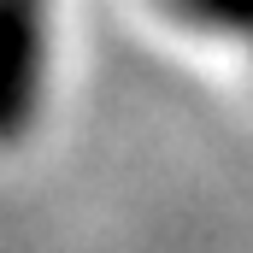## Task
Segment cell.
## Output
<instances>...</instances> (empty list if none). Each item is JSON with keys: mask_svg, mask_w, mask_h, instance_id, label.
Returning <instances> with one entry per match:
<instances>
[{"mask_svg": "<svg viewBox=\"0 0 253 253\" xmlns=\"http://www.w3.org/2000/svg\"><path fill=\"white\" fill-rule=\"evenodd\" d=\"M53 0H0V147H18L47 94Z\"/></svg>", "mask_w": 253, "mask_h": 253, "instance_id": "1", "label": "cell"}, {"mask_svg": "<svg viewBox=\"0 0 253 253\" xmlns=\"http://www.w3.org/2000/svg\"><path fill=\"white\" fill-rule=\"evenodd\" d=\"M171 24L200 30V36H230V42H253V0H153Z\"/></svg>", "mask_w": 253, "mask_h": 253, "instance_id": "2", "label": "cell"}]
</instances>
